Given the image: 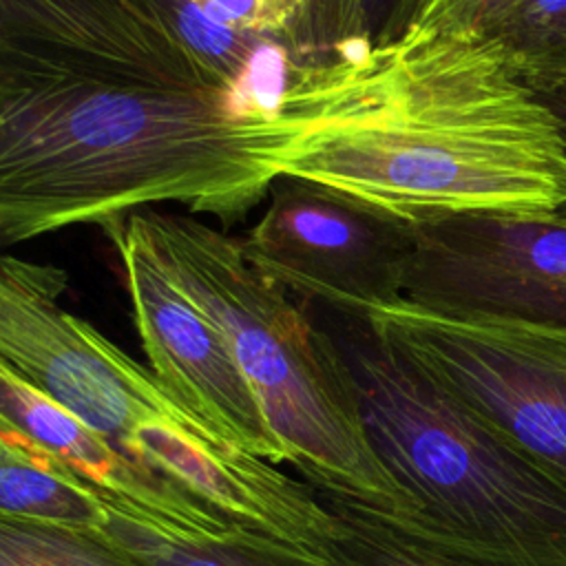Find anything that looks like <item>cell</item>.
Listing matches in <instances>:
<instances>
[{
	"label": "cell",
	"mask_w": 566,
	"mask_h": 566,
	"mask_svg": "<svg viewBox=\"0 0 566 566\" xmlns=\"http://www.w3.org/2000/svg\"><path fill=\"white\" fill-rule=\"evenodd\" d=\"M303 113L270 122L166 0H0V241L179 203L223 228L270 195Z\"/></svg>",
	"instance_id": "6da1fadb"
},
{
	"label": "cell",
	"mask_w": 566,
	"mask_h": 566,
	"mask_svg": "<svg viewBox=\"0 0 566 566\" xmlns=\"http://www.w3.org/2000/svg\"><path fill=\"white\" fill-rule=\"evenodd\" d=\"M281 155L296 177L405 223L566 206V142L548 104L486 38L407 29L314 66Z\"/></svg>",
	"instance_id": "7a4b0ae2"
},
{
	"label": "cell",
	"mask_w": 566,
	"mask_h": 566,
	"mask_svg": "<svg viewBox=\"0 0 566 566\" xmlns=\"http://www.w3.org/2000/svg\"><path fill=\"white\" fill-rule=\"evenodd\" d=\"M338 340L409 531L495 566H566V484L444 391L365 318ZM387 513V511H385Z\"/></svg>",
	"instance_id": "3957f363"
},
{
	"label": "cell",
	"mask_w": 566,
	"mask_h": 566,
	"mask_svg": "<svg viewBox=\"0 0 566 566\" xmlns=\"http://www.w3.org/2000/svg\"><path fill=\"white\" fill-rule=\"evenodd\" d=\"M179 287L223 329L287 464L316 491L387 513L413 504L380 462L334 336L265 279L243 241L195 214L135 212Z\"/></svg>",
	"instance_id": "277c9868"
},
{
	"label": "cell",
	"mask_w": 566,
	"mask_h": 566,
	"mask_svg": "<svg viewBox=\"0 0 566 566\" xmlns=\"http://www.w3.org/2000/svg\"><path fill=\"white\" fill-rule=\"evenodd\" d=\"M365 321L566 484V332L453 316L405 298Z\"/></svg>",
	"instance_id": "5b68a950"
},
{
	"label": "cell",
	"mask_w": 566,
	"mask_h": 566,
	"mask_svg": "<svg viewBox=\"0 0 566 566\" xmlns=\"http://www.w3.org/2000/svg\"><path fill=\"white\" fill-rule=\"evenodd\" d=\"M66 287L64 268L2 256L0 365L128 453L135 431L150 422L210 431L164 389L150 367L66 312L60 303Z\"/></svg>",
	"instance_id": "8992f818"
},
{
	"label": "cell",
	"mask_w": 566,
	"mask_h": 566,
	"mask_svg": "<svg viewBox=\"0 0 566 566\" xmlns=\"http://www.w3.org/2000/svg\"><path fill=\"white\" fill-rule=\"evenodd\" d=\"M409 228L405 301L566 332V212H464Z\"/></svg>",
	"instance_id": "52a82bcc"
},
{
	"label": "cell",
	"mask_w": 566,
	"mask_h": 566,
	"mask_svg": "<svg viewBox=\"0 0 566 566\" xmlns=\"http://www.w3.org/2000/svg\"><path fill=\"white\" fill-rule=\"evenodd\" d=\"M241 241L265 279L347 318L405 298L409 223L318 184L279 177Z\"/></svg>",
	"instance_id": "ba28073f"
},
{
	"label": "cell",
	"mask_w": 566,
	"mask_h": 566,
	"mask_svg": "<svg viewBox=\"0 0 566 566\" xmlns=\"http://www.w3.org/2000/svg\"><path fill=\"white\" fill-rule=\"evenodd\" d=\"M102 232L122 263L133 321L164 389L221 440L287 462L228 336L172 279L137 214Z\"/></svg>",
	"instance_id": "9c48e42d"
},
{
	"label": "cell",
	"mask_w": 566,
	"mask_h": 566,
	"mask_svg": "<svg viewBox=\"0 0 566 566\" xmlns=\"http://www.w3.org/2000/svg\"><path fill=\"white\" fill-rule=\"evenodd\" d=\"M130 453L184 484L230 522L334 559L336 515L310 482L290 478L274 462L206 429L177 422L139 427Z\"/></svg>",
	"instance_id": "30bf717a"
},
{
	"label": "cell",
	"mask_w": 566,
	"mask_h": 566,
	"mask_svg": "<svg viewBox=\"0 0 566 566\" xmlns=\"http://www.w3.org/2000/svg\"><path fill=\"white\" fill-rule=\"evenodd\" d=\"M0 418L53 451L119 513L159 533L214 539L239 526L184 484L113 444L2 365Z\"/></svg>",
	"instance_id": "8fae6325"
},
{
	"label": "cell",
	"mask_w": 566,
	"mask_h": 566,
	"mask_svg": "<svg viewBox=\"0 0 566 566\" xmlns=\"http://www.w3.org/2000/svg\"><path fill=\"white\" fill-rule=\"evenodd\" d=\"M0 520L106 535L111 502L53 451L0 418Z\"/></svg>",
	"instance_id": "7c38bea8"
},
{
	"label": "cell",
	"mask_w": 566,
	"mask_h": 566,
	"mask_svg": "<svg viewBox=\"0 0 566 566\" xmlns=\"http://www.w3.org/2000/svg\"><path fill=\"white\" fill-rule=\"evenodd\" d=\"M106 535L146 566H343L243 526L214 539L166 535L119 513L113 504Z\"/></svg>",
	"instance_id": "4fadbf2b"
},
{
	"label": "cell",
	"mask_w": 566,
	"mask_h": 566,
	"mask_svg": "<svg viewBox=\"0 0 566 566\" xmlns=\"http://www.w3.org/2000/svg\"><path fill=\"white\" fill-rule=\"evenodd\" d=\"M318 495L336 515L332 555L343 566H495L418 535L385 511L321 491Z\"/></svg>",
	"instance_id": "5bb4252c"
},
{
	"label": "cell",
	"mask_w": 566,
	"mask_h": 566,
	"mask_svg": "<svg viewBox=\"0 0 566 566\" xmlns=\"http://www.w3.org/2000/svg\"><path fill=\"white\" fill-rule=\"evenodd\" d=\"M484 38L535 93L566 84V0H520Z\"/></svg>",
	"instance_id": "9a60e30c"
},
{
	"label": "cell",
	"mask_w": 566,
	"mask_h": 566,
	"mask_svg": "<svg viewBox=\"0 0 566 566\" xmlns=\"http://www.w3.org/2000/svg\"><path fill=\"white\" fill-rule=\"evenodd\" d=\"M0 566H146L111 535L0 520Z\"/></svg>",
	"instance_id": "2e32d148"
},
{
	"label": "cell",
	"mask_w": 566,
	"mask_h": 566,
	"mask_svg": "<svg viewBox=\"0 0 566 566\" xmlns=\"http://www.w3.org/2000/svg\"><path fill=\"white\" fill-rule=\"evenodd\" d=\"M517 2L520 0H416L407 29L484 38Z\"/></svg>",
	"instance_id": "e0dca14e"
},
{
	"label": "cell",
	"mask_w": 566,
	"mask_h": 566,
	"mask_svg": "<svg viewBox=\"0 0 566 566\" xmlns=\"http://www.w3.org/2000/svg\"><path fill=\"white\" fill-rule=\"evenodd\" d=\"M416 0H365L367 31L374 46H382L402 35Z\"/></svg>",
	"instance_id": "ac0fdd59"
},
{
	"label": "cell",
	"mask_w": 566,
	"mask_h": 566,
	"mask_svg": "<svg viewBox=\"0 0 566 566\" xmlns=\"http://www.w3.org/2000/svg\"><path fill=\"white\" fill-rule=\"evenodd\" d=\"M546 104L548 108L553 111V115L557 117L559 126H562V135H564V142H566V84L553 88V91H546V93H537ZM562 212H566V206L559 208Z\"/></svg>",
	"instance_id": "d6986e66"
}]
</instances>
